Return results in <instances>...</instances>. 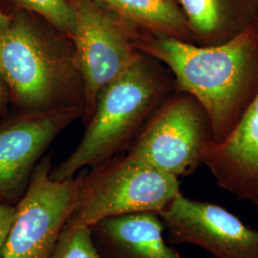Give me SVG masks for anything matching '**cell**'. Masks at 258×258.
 <instances>
[{
  "label": "cell",
  "instance_id": "6da1fadb",
  "mask_svg": "<svg viewBox=\"0 0 258 258\" xmlns=\"http://www.w3.org/2000/svg\"><path fill=\"white\" fill-rule=\"evenodd\" d=\"M140 53L171 71L179 92L192 96L212 125V144L221 143L258 95V25L215 46H198L173 37L135 35Z\"/></svg>",
  "mask_w": 258,
  "mask_h": 258
},
{
  "label": "cell",
  "instance_id": "7a4b0ae2",
  "mask_svg": "<svg viewBox=\"0 0 258 258\" xmlns=\"http://www.w3.org/2000/svg\"><path fill=\"white\" fill-rule=\"evenodd\" d=\"M0 77L24 112L80 105L75 95L83 84L74 48L49 35L26 11L0 32Z\"/></svg>",
  "mask_w": 258,
  "mask_h": 258
},
{
  "label": "cell",
  "instance_id": "3957f363",
  "mask_svg": "<svg viewBox=\"0 0 258 258\" xmlns=\"http://www.w3.org/2000/svg\"><path fill=\"white\" fill-rule=\"evenodd\" d=\"M173 86L175 83L142 54L98 95L83 139L64 161L52 168L51 178L71 179L84 167H95L116 156Z\"/></svg>",
  "mask_w": 258,
  "mask_h": 258
},
{
  "label": "cell",
  "instance_id": "277c9868",
  "mask_svg": "<svg viewBox=\"0 0 258 258\" xmlns=\"http://www.w3.org/2000/svg\"><path fill=\"white\" fill-rule=\"evenodd\" d=\"M181 194L178 177L129 153L116 155L83 176L66 225L91 228L103 219L125 214H160Z\"/></svg>",
  "mask_w": 258,
  "mask_h": 258
},
{
  "label": "cell",
  "instance_id": "5b68a950",
  "mask_svg": "<svg viewBox=\"0 0 258 258\" xmlns=\"http://www.w3.org/2000/svg\"><path fill=\"white\" fill-rule=\"evenodd\" d=\"M74 11L75 61L83 84V113L90 119L98 95L141 57L136 35L119 18L93 0H68Z\"/></svg>",
  "mask_w": 258,
  "mask_h": 258
},
{
  "label": "cell",
  "instance_id": "8992f818",
  "mask_svg": "<svg viewBox=\"0 0 258 258\" xmlns=\"http://www.w3.org/2000/svg\"><path fill=\"white\" fill-rule=\"evenodd\" d=\"M51 158L39 161L16 205L3 258H51L74 209L84 174L56 181Z\"/></svg>",
  "mask_w": 258,
  "mask_h": 258
},
{
  "label": "cell",
  "instance_id": "52a82bcc",
  "mask_svg": "<svg viewBox=\"0 0 258 258\" xmlns=\"http://www.w3.org/2000/svg\"><path fill=\"white\" fill-rule=\"evenodd\" d=\"M156 109L128 153L168 174L189 175L203 164L212 144V125L202 105L186 93Z\"/></svg>",
  "mask_w": 258,
  "mask_h": 258
},
{
  "label": "cell",
  "instance_id": "ba28073f",
  "mask_svg": "<svg viewBox=\"0 0 258 258\" xmlns=\"http://www.w3.org/2000/svg\"><path fill=\"white\" fill-rule=\"evenodd\" d=\"M83 108L23 112L0 126V202H19L47 148Z\"/></svg>",
  "mask_w": 258,
  "mask_h": 258
},
{
  "label": "cell",
  "instance_id": "9c48e42d",
  "mask_svg": "<svg viewBox=\"0 0 258 258\" xmlns=\"http://www.w3.org/2000/svg\"><path fill=\"white\" fill-rule=\"evenodd\" d=\"M169 240L205 249L214 258H258V231L217 204L183 194L159 214Z\"/></svg>",
  "mask_w": 258,
  "mask_h": 258
},
{
  "label": "cell",
  "instance_id": "30bf717a",
  "mask_svg": "<svg viewBox=\"0 0 258 258\" xmlns=\"http://www.w3.org/2000/svg\"><path fill=\"white\" fill-rule=\"evenodd\" d=\"M223 189L258 208V95L230 135L203 159Z\"/></svg>",
  "mask_w": 258,
  "mask_h": 258
},
{
  "label": "cell",
  "instance_id": "8fae6325",
  "mask_svg": "<svg viewBox=\"0 0 258 258\" xmlns=\"http://www.w3.org/2000/svg\"><path fill=\"white\" fill-rule=\"evenodd\" d=\"M102 258H181L164 239L159 214L139 212L103 219L91 227Z\"/></svg>",
  "mask_w": 258,
  "mask_h": 258
},
{
  "label": "cell",
  "instance_id": "7c38bea8",
  "mask_svg": "<svg viewBox=\"0 0 258 258\" xmlns=\"http://www.w3.org/2000/svg\"><path fill=\"white\" fill-rule=\"evenodd\" d=\"M198 46H215L255 22L254 0H178Z\"/></svg>",
  "mask_w": 258,
  "mask_h": 258
},
{
  "label": "cell",
  "instance_id": "4fadbf2b",
  "mask_svg": "<svg viewBox=\"0 0 258 258\" xmlns=\"http://www.w3.org/2000/svg\"><path fill=\"white\" fill-rule=\"evenodd\" d=\"M115 15L136 35L173 37L194 43L178 0H93Z\"/></svg>",
  "mask_w": 258,
  "mask_h": 258
},
{
  "label": "cell",
  "instance_id": "5bb4252c",
  "mask_svg": "<svg viewBox=\"0 0 258 258\" xmlns=\"http://www.w3.org/2000/svg\"><path fill=\"white\" fill-rule=\"evenodd\" d=\"M23 11L37 14L62 36L72 38L76 32L74 11L68 0H14Z\"/></svg>",
  "mask_w": 258,
  "mask_h": 258
},
{
  "label": "cell",
  "instance_id": "9a60e30c",
  "mask_svg": "<svg viewBox=\"0 0 258 258\" xmlns=\"http://www.w3.org/2000/svg\"><path fill=\"white\" fill-rule=\"evenodd\" d=\"M51 258H102L91 228L65 226Z\"/></svg>",
  "mask_w": 258,
  "mask_h": 258
},
{
  "label": "cell",
  "instance_id": "2e32d148",
  "mask_svg": "<svg viewBox=\"0 0 258 258\" xmlns=\"http://www.w3.org/2000/svg\"><path fill=\"white\" fill-rule=\"evenodd\" d=\"M16 206L0 202V258H3L5 242L14 220Z\"/></svg>",
  "mask_w": 258,
  "mask_h": 258
},
{
  "label": "cell",
  "instance_id": "e0dca14e",
  "mask_svg": "<svg viewBox=\"0 0 258 258\" xmlns=\"http://www.w3.org/2000/svg\"><path fill=\"white\" fill-rule=\"evenodd\" d=\"M9 98L10 93L8 87L2 80V78L0 77V111L4 108V106L8 102Z\"/></svg>",
  "mask_w": 258,
  "mask_h": 258
},
{
  "label": "cell",
  "instance_id": "ac0fdd59",
  "mask_svg": "<svg viewBox=\"0 0 258 258\" xmlns=\"http://www.w3.org/2000/svg\"><path fill=\"white\" fill-rule=\"evenodd\" d=\"M11 20H12V17L4 14L3 11L0 8V32L5 30L6 28L9 26Z\"/></svg>",
  "mask_w": 258,
  "mask_h": 258
},
{
  "label": "cell",
  "instance_id": "d6986e66",
  "mask_svg": "<svg viewBox=\"0 0 258 258\" xmlns=\"http://www.w3.org/2000/svg\"><path fill=\"white\" fill-rule=\"evenodd\" d=\"M254 4H255V22L258 25V0H254Z\"/></svg>",
  "mask_w": 258,
  "mask_h": 258
},
{
  "label": "cell",
  "instance_id": "ffe728a7",
  "mask_svg": "<svg viewBox=\"0 0 258 258\" xmlns=\"http://www.w3.org/2000/svg\"><path fill=\"white\" fill-rule=\"evenodd\" d=\"M257 211H258V209H257Z\"/></svg>",
  "mask_w": 258,
  "mask_h": 258
}]
</instances>
